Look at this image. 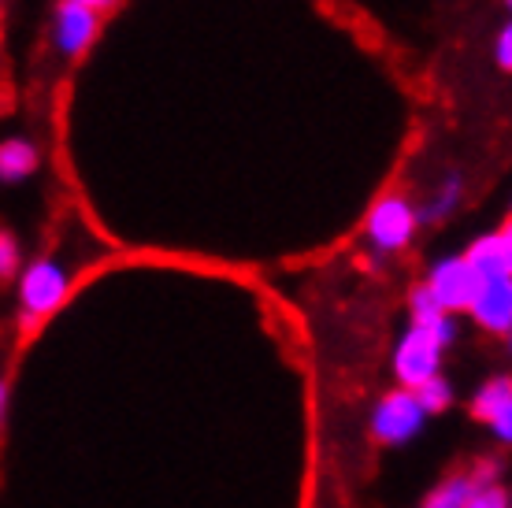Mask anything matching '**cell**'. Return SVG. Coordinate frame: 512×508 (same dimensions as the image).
<instances>
[{
  "label": "cell",
  "instance_id": "cell-16",
  "mask_svg": "<svg viewBox=\"0 0 512 508\" xmlns=\"http://www.w3.org/2000/svg\"><path fill=\"white\" fill-rule=\"evenodd\" d=\"M490 56H494L498 71H512V26L509 23L498 26V34H494V45H490Z\"/></svg>",
  "mask_w": 512,
  "mask_h": 508
},
{
  "label": "cell",
  "instance_id": "cell-20",
  "mask_svg": "<svg viewBox=\"0 0 512 508\" xmlns=\"http://www.w3.org/2000/svg\"><path fill=\"white\" fill-rule=\"evenodd\" d=\"M509 4H512V0H505V8H509Z\"/></svg>",
  "mask_w": 512,
  "mask_h": 508
},
{
  "label": "cell",
  "instance_id": "cell-10",
  "mask_svg": "<svg viewBox=\"0 0 512 508\" xmlns=\"http://www.w3.org/2000/svg\"><path fill=\"white\" fill-rule=\"evenodd\" d=\"M41 145L26 134H12V138L0 141V182L4 186H19L26 178L38 175L41 167Z\"/></svg>",
  "mask_w": 512,
  "mask_h": 508
},
{
  "label": "cell",
  "instance_id": "cell-3",
  "mask_svg": "<svg viewBox=\"0 0 512 508\" xmlns=\"http://www.w3.org/2000/svg\"><path fill=\"white\" fill-rule=\"evenodd\" d=\"M442 360H446V345L438 342L431 331L423 327H405V334L394 342V379L401 390H420L423 382L442 375Z\"/></svg>",
  "mask_w": 512,
  "mask_h": 508
},
{
  "label": "cell",
  "instance_id": "cell-6",
  "mask_svg": "<svg viewBox=\"0 0 512 508\" xmlns=\"http://www.w3.org/2000/svg\"><path fill=\"white\" fill-rule=\"evenodd\" d=\"M101 38V15L90 8H78L71 0H60L52 12V52L64 60H82L93 49V41Z\"/></svg>",
  "mask_w": 512,
  "mask_h": 508
},
{
  "label": "cell",
  "instance_id": "cell-19",
  "mask_svg": "<svg viewBox=\"0 0 512 508\" xmlns=\"http://www.w3.org/2000/svg\"><path fill=\"white\" fill-rule=\"evenodd\" d=\"M4 416H8V386L0 379V423H4Z\"/></svg>",
  "mask_w": 512,
  "mask_h": 508
},
{
  "label": "cell",
  "instance_id": "cell-1",
  "mask_svg": "<svg viewBox=\"0 0 512 508\" xmlns=\"http://www.w3.org/2000/svg\"><path fill=\"white\" fill-rule=\"evenodd\" d=\"M420 234V212L416 201L401 190H386L375 197V204L364 216V245L375 260H390V256L405 253Z\"/></svg>",
  "mask_w": 512,
  "mask_h": 508
},
{
  "label": "cell",
  "instance_id": "cell-7",
  "mask_svg": "<svg viewBox=\"0 0 512 508\" xmlns=\"http://www.w3.org/2000/svg\"><path fill=\"white\" fill-rule=\"evenodd\" d=\"M461 256L475 271V279H512V223H498L494 230L472 238Z\"/></svg>",
  "mask_w": 512,
  "mask_h": 508
},
{
  "label": "cell",
  "instance_id": "cell-11",
  "mask_svg": "<svg viewBox=\"0 0 512 508\" xmlns=\"http://www.w3.org/2000/svg\"><path fill=\"white\" fill-rule=\"evenodd\" d=\"M464 204V175L461 171H442L435 178V186L427 193V201L416 204V212H420V227L423 223H446L461 212Z\"/></svg>",
  "mask_w": 512,
  "mask_h": 508
},
{
  "label": "cell",
  "instance_id": "cell-17",
  "mask_svg": "<svg viewBox=\"0 0 512 508\" xmlns=\"http://www.w3.org/2000/svg\"><path fill=\"white\" fill-rule=\"evenodd\" d=\"M464 508H509V494H505L501 486L479 483V490L468 497V505Z\"/></svg>",
  "mask_w": 512,
  "mask_h": 508
},
{
  "label": "cell",
  "instance_id": "cell-8",
  "mask_svg": "<svg viewBox=\"0 0 512 508\" xmlns=\"http://www.w3.org/2000/svg\"><path fill=\"white\" fill-rule=\"evenodd\" d=\"M475 420L483 423L501 445L512 442V379L509 375H494L487 379L472 397Z\"/></svg>",
  "mask_w": 512,
  "mask_h": 508
},
{
  "label": "cell",
  "instance_id": "cell-4",
  "mask_svg": "<svg viewBox=\"0 0 512 508\" xmlns=\"http://www.w3.org/2000/svg\"><path fill=\"white\" fill-rule=\"evenodd\" d=\"M427 420H431V416L423 412V405L416 401V394L397 386V390H390V394H383L379 401H375L372 434L383 445H409L423 434Z\"/></svg>",
  "mask_w": 512,
  "mask_h": 508
},
{
  "label": "cell",
  "instance_id": "cell-2",
  "mask_svg": "<svg viewBox=\"0 0 512 508\" xmlns=\"http://www.w3.org/2000/svg\"><path fill=\"white\" fill-rule=\"evenodd\" d=\"M71 297V267L60 256H34L19 271V316L26 327L49 319Z\"/></svg>",
  "mask_w": 512,
  "mask_h": 508
},
{
  "label": "cell",
  "instance_id": "cell-13",
  "mask_svg": "<svg viewBox=\"0 0 512 508\" xmlns=\"http://www.w3.org/2000/svg\"><path fill=\"white\" fill-rule=\"evenodd\" d=\"M475 490H479V479L468 475V471H461V475H449L446 483H438L420 508H464Z\"/></svg>",
  "mask_w": 512,
  "mask_h": 508
},
{
  "label": "cell",
  "instance_id": "cell-15",
  "mask_svg": "<svg viewBox=\"0 0 512 508\" xmlns=\"http://www.w3.org/2000/svg\"><path fill=\"white\" fill-rule=\"evenodd\" d=\"M23 271V245L12 230H0V279H15Z\"/></svg>",
  "mask_w": 512,
  "mask_h": 508
},
{
  "label": "cell",
  "instance_id": "cell-14",
  "mask_svg": "<svg viewBox=\"0 0 512 508\" xmlns=\"http://www.w3.org/2000/svg\"><path fill=\"white\" fill-rule=\"evenodd\" d=\"M412 394H416V401L423 405L427 416H442V412L453 405V397H457L453 394V382H449L446 375H435V379L423 382L420 390H412Z\"/></svg>",
  "mask_w": 512,
  "mask_h": 508
},
{
  "label": "cell",
  "instance_id": "cell-5",
  "mask_svg": "<svg viewBox=\"0 0 512 508\" xmlns=\"http://www.w3.org/2000/svg\"><path fill=\"white\" fill-rule=\"evenodd\" d=\"M420 286L435 297L442 312L464 316L468 305H472L475 290H479V279H475V271L468 267V260L461 253H449V256H438L435 264L427 267V279Z\"/></svg>",
  "mask_w": 512,
  "mask_h": 508
},
{
  "label": "cell",
  "instance_id": "cell-18",
  "mask_svg": "<svg viewBox=\"0 0 512 508\" xmlns=\"http://www.w3.org/2000/svg\"><path fill=\"white\" fill-rule=\"evenodd\" d=\"M71 4H78V8H90V12L104 15V12H112L119 0H71Z\"/></svg>",
  "mask_w": 512,
  "mask_h": 508
},
{
  "label": "cell",
  "instance_id": "cell-12",
  "mask_svg": "<svg viewBox=\"0 0 512 508\" xmlns=\"http://www.w3.org/2000/svg\"><path fill=\"white\" fill-rule=\"evenodd\" d=\"M409 327H423V331H431L438 342L446 345V349L457 342V316L442 312L438 301L423 290V286H416V290L409 293Z\"/></svg>",
  "mask_w": 512,
  "mask_h": 508
},
{
  "label": "cell",
  "instance_id": "cell-9",
  "mask_svg": "<svg viewBox=\"0 0 512 508\" xmlns=\"http://www.w3.org/2000/svg\"><path fill=\"white\" fill-rule=\"evenodd\" d=\"M468 316L475 319V327L505 338L512 331V279H479Z\"/></svg>",
  "mask_w": 512,
  "mask_h": 508
}]
</instances>
